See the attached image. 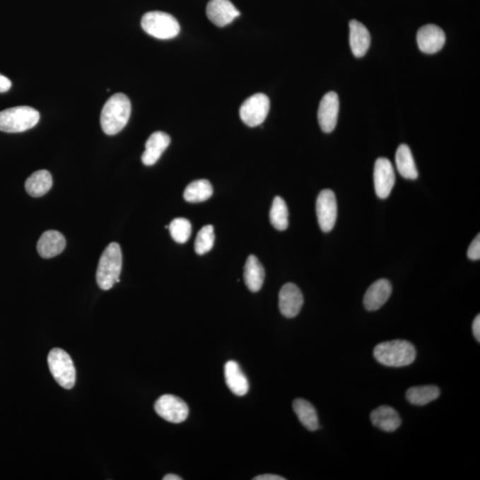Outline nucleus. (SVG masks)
Listing matches in <instances>:
<instances>
[{"instance_id":"f257e3e1","label":"nucleus","mask_w":480,"mask_h":480,"mask_svg":"<svg viewBox=\"0 0 480 480\" xmlns=\"http://www.w3.org/2000/svg\"><path fill=\"white\" fill-rule=\"evenodd\" d=\"M131 115V103L126 95L115 94L110 96L103 106L101 114V126L108 136H115L127 126Z\"/></svg>"},{"instance_id":"f03ea898","label":"nucleus","mask_w":480,"mask_h":480,"mask_svg":"<svg viewBox=\"0 0 480 480\" xmlns=\"http://www.w3.org/2000/svg\"><path fill=\"white\" fill-rule=\"evenodd\" d=\"M374 357L380 364L391 368H403L416 361V350L409 341H383L376 345Z\"/></svg>"},{"instance_id":"7ed1b4c3","label":"nucleus","mask_w":480,"mask_h":480,"mask_svg":"<svg viewBox=\"0 0 480 480\" xmlns=\"http://www.w3.org/2000/svg\"><path fill=\"white\" fill-rule=\"evenodd\" d=\"M122 269V252L119 245L110 243L103 251L100 258L98 271H96V281L99 288L110 290L116 283L120 281L119 276Z\"/></svg>"},{"instance_id":"20e7f679","label":"nucleus","mask_w":480,"mask_h":480,"mask_svg":"<svg viewBox=\"0 0 480 480\" xmlns=\"http://www.w3.org/2000/svg\"><path fill=\"white\" fill-rule=\"evenodd\" d=\"M40 112L28 106L13 107L0 112V131L5 133H23L39 123Z\"/></svg>"},{"instance_id":"39448f33","label":"nucleus","mask_w":480,"mask_h":480,"mask_svg":"<svg viewBox=\"0 0 480 480\" xmlns=\"http://www.w3.org/2000/svg\"><path fill=\"white\" fill-rule=\"evenodd\" d=\"M141 24L145 33L158 40L174 39L181 30L174 16L160 11L145 13Z\"/></svg>"},{"instance_id":"423d86ee","label":"nucleus","mask_w":480,"mask_h":480,"mask_svg":"<svg viewBox=\"0 0 480 480\" xmlns=\"http://www.w3.org/2000/svg\"><path fill=\"white\" fill-rule=\"evenodd\" d=\"M48 367L58 385L66 390L74 388L76 369L71 356L62 349H53L48 354Z\"/></svg>"},{"instance_id":"0eeeda50","label":"nucleus","mask_w":480,"mask_h":480,"mask_svg":"<svg viewBox=\"0 0 480 480\" xmlns=\"http://www.w3.org/2000/svg\"><path fill=\"white\" fill-rule=\"evenodd\" d=\"M269 105H271L267 95L264 94L252 95L240 107V119L248 127L260 126L268 116Z\"/></svg>"},{"instance_id":"6e6552de","label":"nucleus","mask_w":480,"mask_h":480,"mask_svg":"<svg viewBox=\"0 0 480 480\" xmlns=\"http://www.w3.org/2000/svg\"><path fill=\"white\" fill-rule=\"evenodd\" d=\"M154 409L158 416L172 423L185 422L189 416L187 404L174 395L161 396L155 403Z\"/></svg>"},{"instance_id":"1a4fd4ad","label":"nucleus","mask_w":480,"mask_h":480,"mask_svg":"<svg viewBox=\"0 0 480 480\" xmlns=\"http://www.w3.org/2000/svg\"><path fill=\"white\" fill-rule=\"evenodd\" d=\"M317 222L324 233H329L336 226L337 202L336 195L331 189H323L317 196L316 202Z\"/></svg>"},{"instance_id":"9d476101","label":"nucleus","mask_w":480,"mask_h":480,"mask_svg":"<svg viewBox=\"0 0 480 480\" xmlns=\"http://www.w3.org/2000/svg\"><path fill=\"white\" fill-rule=\"evenodd\" d=\"M396 181L392 162L385 158L376 160L374 169V182L376 195L385 199L391 194Z\"/></svg>"},{"instance_id":"9b49d317","label":"nucleus","mask_w":480,"mask_h":480,"mask_svg":"<svg viewBox=\"0 0 480 480\" xmlns=\"http://www.w3.org/2000/svg\"><path fill=\"white\" fill-rule=\"evenodd\" d=\"M339 108V98L336 92H329L323 96L317 112V119L323 132L331 133L336 129Z\"/></svg>"},{"instance_id":"f8f14e48","label":"nucleus","mask_w":480,"mask_h":480,"mask_svg":"<svg viewBox=\"0 0 480 480\" xmlns=\"http://www.w3.org/2000/svg\"><path fill=\"white\" fill-rule=\"evenodd\" d=\"M303 302L305 299L298 286L293 283H288L282 286L279 295V306L283 316L293 319L298 315Z\"/></svg>"},{"instance_id":"ddd939ff","label":"nucleus","mask_w":480,"mask_h":480,"mask_svg":"<svg viewBox=\"0 0 480 480\" xmlns=\"http://www.w3.org/2000/svg\"><path fill=\"white\" fill-rule=\"evenodd\" d=\"M417 44L419 49L426 54H436L443 48L445 35L441 28L435 24H427L417 33Z\"/></svg>"},{"instance_id":"4468645a","label":"nucleus","mask_w":480,"mask_h":480,"mask_svg":"<svg viewBox=\"0 0 480 480\" xmlns=\"http://www.w3.org/2000/svg\"><path fill=\"white\" fill-rule=\"evenodd\" d=\"M206 16L213 24L224 27L240 16L230 0H210L206 6Z\"/></svg>"},{"instance_id":"2eb2a0df","label":"nucleus","mask_w":480,"mask_h":480,"mask_svg":"<svg viewBox=\"0 0 480 480\" xmlns=\"http://www.w3.org/2000/svg\"><path fill=\"white\" fill-rule=\"evenodd\" d=\"M392 293V283L381 279L369 286L364 296V306L368 312H375L385 305Z\"/></svg>"},{"instance_id":"dca6fc26","label":"nucleus","mask_w":480,"mask_h":480,"mask_svg":"<svg viewBox=\"0 0 480 480\" xmlns=\"http://www.w3.org/2000/svg\"><path fill=\"white\" fill-rule=\"evenodd\" d=\"M170 143V137L164 132L158 131L151 134L145 144V151L141 156L143 163L145 165L156 164Z\"/></svg>"},{"instance_id":"f3484780","label":"nucleus","mask_w":480,"mask_h":480,"mask_svg":"<svg viewBox=\"0 0 480 480\" xmlns=\"http://www.w3.org/2000/svg\"><path fill=\"white\" fill-rule=\"evenodd\" d=\"M66 247L63 234L57 230H47L40 237L37 250L41 257L49 259L57 257Z\"/></svg>"},{"instance_id":"a211bd4d","label":"nucleus","mask_w":480,"mask_h":480,"mask_svg":"<svg viewBox=\"0 0 480 480\" xmlns=\"http://www.w3.org/2000/svg\"><path fill=\"white\" fill-rule=\"evenodd\" d=\"M370 420L373 426L386 433H394L402 426L399 413L390 406H381L373 411Z\"/></svg>"},{"instance_id":"6ab92c4d","label":"nucleus","mask_w":480,"mask_h":480,"mask_svg":"<svg viewBox=\"0 0 480 480\" xmlns=\"http://www.w3.org/2000/svg\"><path fill=\"white\" fill-rule=\"evenodd\" d=\"M224 375H226V385L231 392L238 397L247 394L250 390V383L237 362L233 361L227 362L224 367Z\"/></svg>"},{"instance_id":"aec40b11","label":"nucleus","mask_w":480,"mask_h":480,"mask_svg":"<svg viewBox=\"0 0 480 480\" xmlns=\"http://www.w3.org/2000/svg\"><path fill=\"white\" fill-rule=\"evenodd\" d=\"M371 44L370 33L367 27L357 20L350 23V45L352 53L356 57H364Z\"/></svg>"},{"instance_id":"412c9836","label":"nucleus","mask_w":480,"mask_h":480,"mask_svg":"<svg viewBox=\"0 0 480 480\" xmlns=\"http://www.w3.org/2000/svg\"><path fill=\"white\" fill-rule=\"evenodd\" d=\"M265 271L264 266L254 255H250L244 267V279L251 292H258L264 285Z\"/></svg>"},{"instance_id":"4be33fe9","label":"nucleus","mask_w":480,"mask_h":480,"mask_svg":"<svg viewBox=\"0 0 480 480\" xmlns=\"http://www.w3.org/2000/svg\"><path fill=\"white\" fill-rule=\"evenodd\" d=\"M53 186V178L49 172L40 170L33 172L25 182V189L30 196L39 198L47 194Z\"/></svg>"},{"instance_id":"5701e85b","label":"nucleus","mask_w":480,"mask_h":480,"mask_svg":"<svg viewBox=\"0 0 480 480\" xmlns=\"http://www.w3.org/2000/svg\"><path fill=\"white\" fill-rule=\"evenodd\" d=\"M297 417L303 426L310 431H315L320 428L319 416L317 411L309 402L303 399H296L293 403Z\"/></svg>"},{"instance_id":"b1692460","label":"nucleus","mask_w":480,"mask_h":480,"mask_svg":"<svg viewBox=\"0 0 480 480\" xmlns=\"http://www.w3.org/2000/svg\"><path fill=\"white\" fill-rule=\"evenodd\" d=\"M396 165L399 174L404 178L416 180L418 177V170L410 148L406 144H402L397 150Z\"/></svg>"},{"instance_id":"393cba45","label":"nucleus","mask_w":480,"mask_h":480,"mask_svg":"<svg viewBox=\"0 0 480 480\" xmlns=\"http://www.w3.org/2000/svg\"><path fill=\"white\" fill-rule=\"evenodd\" d=\"M440 395V390L435 385L416 386L407 390L406 399L414 406H426Z\"/></svg>"},{"instance_id":"a878e982","label":"nucleus","mask_w":480,"mask_h":480,"mask_svg":"<svg viewBox=\"0 0 480 480\" xmlns=\"http://www.w3.org/2000/svg\"><path fill=\"white\" fill-rule=\"evenodd\" d=\"M212 185L207 180H197L186 187L184 198L189 203H200L211 198Z\"/></svg>"},{"instance_id":"bb28decb","label":"nucleus","mask_w":480,"mask_h":480,"mask_svg":"<svg viewBox=\"0 0 480 480\" xmlns=\"http://www.w3.org/2000/svg\"><path fill=\"white\" fill-rule=\"evenodd\" d=\"M288 209L285 200L281 197H276L272 202L269 220L272 226L278 230H285L288 227Z\"/></svg>"},{"instance_id":"cd10ccee","label":"nucleus","mask_w":480,"mask_h":480,"mask_svg":"<svg viewBox=\"0 0 480 480\" xmlns=\"http://www.w3.org/2000/svg\"><path fill=\"white\" fill-rule=\"evenodd\" d=\"M168 229L172 240L179 244L187 242L192 235V224L185 218L172 220Z\"/></svg>"},{"instance_id":"c85d7f7f","label":"nucleus","mask_w":480,"mask_h":480,"mask_svg":"<svg viewBox=\"0 0 480 480\" xmlns=\"http://www.w3.org/2000/svg\"><path fill=\"white\" fill-rule=\"evenodd\" d=\"M215 243V233L213 226H206L199 231L195 240V251L199 255L209 253Z\"/></svg>"},{"instance_id":"c756f323","label":"nucleus","mask_w":480,"mask_h":480,"mask_svg":"<svg viewBox=\"0 0 480 480\" xmlns=\"http://www.w3.org/2000/svg\"><path fill=\"white\" fill-rule=\"evenodd\" d=\"M469 259L472 261H478L480 259V236L479 234L474 238L472 243L469 245L467 252Z\"/></svg>"},{"instance_id":"7c9ffc66","label":"nucleus","mask_w":480,"mask_h":480,"mask_svg":"<svg viewBox=\"0 0 480 480\" xmlns=\"http://www.w3.org/2000/svg\"><path fill=\"white\" fill-rule=\"evenodd\" d=\"M12 82L6 76L0 74V93L8 92L11 88Z\"/></svg>"},{"instance_id":"2f4dec72","label":"nucleus","mask_w":480,"mask_h":480,"mask_svg":"<svg viewBox=\"0 0 480 480\" xmlns=\"http://www.w3.org/2000/svg\"><path fill=\"white\" fill-rule=\"evenodd\" d=\"M472 331H473V334H474V336L476 338V340L479 341H480V316L478 315L475 317L474 321H473L472 324Z\"/></svg>"},{"instance_id":"473e14b6","label":"nucleus","mask_w":480,"mask_h":480,"mask_svg":"<svg viewBox=\"0 0 480 480\" xmlns=\"http://www.w3.org/2000/svg\"><path fill=\"white\" fill-rule=\"evenodd\" d=\"M254 480H285L283 476L274 475V474H264L255 476Z\"/></svg>"},{"instance_id":"72a5a7b5","label":"nucleus","mask_w":480,"mask_h":480,"mask_svg":"<svg viewBox=\"0 0 480 480\" xmlns=\"http://www.w3.org/2000/svg\"><path fill=\"white\" fill-rule=\"evenodd\" d=\"M164 480H182V478H180L179 476L175 475V474H168L165 475L163 478Z\"/></svg>"}]
</instances>
